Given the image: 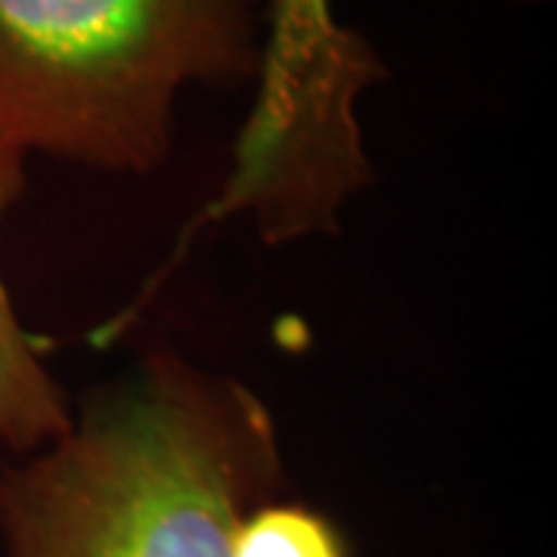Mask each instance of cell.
Listing matches in <instances>:
<instances>
[{
	"label": "cell",
	"instance_id": "277c9868",
	"mask_svg": "<svg viewBox=\"0 0 557 557\" xmlns=\"http://www.w3.org/2000/svg\"><path fill=\"white\" fill-rule=\"evenodd\" d=\"M25 156L0 139V218L22 196ZM75 421L60 384L47 372L40 347L22 329L0 282V449L32 456L69 434Z\"/></svg>",
	"mask_w": 557,
	"mask_h": 557
},
{
	"label": "cell",
	"instance_id": "5b68a950",
	"mask_svg": "<svg viewBox=\"0 0 557 557\" xmlns=\"http://www.w3.org/2000/svg\"><path fill=\"white\" fill-rule=\"evenodd\" d=\"M233 557H347L341 533L304 505H260L233 536Z\"/></svg>",
	"mask_w": 557,
	"mask_h": 557
},
{
	"label": "cell",
	"instance_id": "6da1fadb",
	"mask_svg": "<svg viewBox=\"0 0 557 557\" xmlns=\"http://www.w3.org/2000/svg\"><path fill=\"white\" fill-rule=\"evenodd\" d=\"M276 478V424L248 387L152 359L0 478V523L10 557H233Z\"/></svg>",
	"mask_w": 557,
	"mask_h": 557
},
{
	"label": "cell",
	"instance_id": "3957f363",
	"mask_svg": "<svg viewBox=\"0 0 557 557\" xmlns=\"http://www.w3.org/2000/svg\"><path fill=\"white\" fill-rule=\"evenodd\" d=\"M267 20L233 171L189 220L171 263L199 230L236 214H251L267 242L329 230L372 177L357 119L359 94L387 75L372 44L335 20L332 0H267Z\"/></svg>",
	"mask_w": 557,
	"mask_h": 557
},
{
	"label": "cell",
	"instance_id": "7a4b0ae2",
	"mask_svg": "<svg viewBox=\"0 0 557 557\" xmlns=\"http://www.w3.org/2000/svg\"><path fill=\"white\" fill-rule=\"evenodd\" d=\"M267 0H0V139L146 174L183 87L258 78Z\"/></svg>",
	"mask_w": 557,
	"mask_h": 557
}]
</instances>
